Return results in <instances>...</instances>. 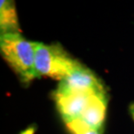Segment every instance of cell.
I'll use <instances>...</instances> for the list:
<instances>
[{
  "label": "cell",
  "mask_w": 134,
  "mask_h": 134,
  "mask_svg": "<svg viewBox=\"0 0 134 134\" xmlns=\"http://www.w3.org/2000/svg\"><path fill=\"white\" fill-rule=\"evenodd\" d=\"M0 51L2 57L18 75L23 85H30L37 79L34 42L29 41L19 32L1 34Z\"/></svg>",
  "instance_id": "1"
},
{
  "label": "cell",
  "mask_w": 134,
  "mask_h": 134,
  "mask_svg": "<svg viewBox=\"0 0 134 134\" xmlns=\"http://www.w3.org/2000/svg\"><path fill=\"white\" fill-rule=\"evenodd\" d=\"M34 49L37 79L49 77L61 81L79 62L72 58L60 44L34 42Z\"/></svg>",
  "instance_id": "2"
},
{
  "label": "cell",
  "mask_w": 134,
  "mask_h": 134,
  "mask_svg": "<svg viewBox=\"0 0 134 134\" xmlns=\"http://www.w3.org/2000/svg\"><path fill=\"white\" fill-rule=\"evenodd\" d=\"M85 92L96 94L107 95L103 83L92 70L79 62L74 69L59 82L55 94Z\"/></svg>",
  "instance_id": "3"
},
{
  "label": "cell",
  "mask_w": 134,
  "mask_h": 134,
  "mask_svg": "<svg viewBox=\"0 0 134 134\" xmlns=\"http://www.w3.org/2000/svg\"><path fill=\"white\" fill-rule=\"evenodd\" d=\"M92 92H76L65 94L52 93V98L57 104L58 112L65 124L79 119L89 102Z\"/></svg>",
  "instance_id": "4"
},
{
  "label": "cell",
  "mask_w": 134,
  "mask_h": 134,
  "mask_svg": "<svg viewBox=\"0 0 134 134\" xmlns=\"http://www.w3.org/2000/svg\"><path fill=\"white\" fill-rule=\"evenodd\" d=\"M107 95L92 94L89 102L79 119L95 129H103L106 115Z\"/></svg>",
  "instance_id": "5"
},
{
  "label": "cell",
  "mask_w": 134,
  "mask_h": 134,
  "mask_svg": "<svg viewBox=\"0 0 134 134\" xmlns=\"http://www.w3.org/2000/svg\"><path fill=\"white\" fill-rule=\"evenodd\" d=\"M0 31L1 34L20 32L15 3L9 0L0 2Z\"/></svg>",
  "instance_id": "6"
},
{
  "label": "cell",
  "mask_w": 134,
  "mask_h": 134,
  "mask_svg": "<svg viewBox=\"0 0 134 134\" xmlns=\"http://www.w3.org/2000/svg\"><path fill=\"white\" fill-rule=\"evenodd\" d=\"M65 125L71 134H102L103 132V129L91 127L81 119H75Z\"/></svg>",
  "instance_id": "7"
},
{
  "label": "cell",
  "mask_w": 134,
  "mask_h": 134,
  "mask_svg": "<svg viewBox=\"0 0 134 134\" xmlns=\"http://www.w3.org/2000/svg\"><path fill=\"white\" fill-rule=\"evenodd\" d=\"M36 130H37V126L32 125H30L29 127H27L25 130H24L23 132H21L19 134H35Z\"/></svg>",
  "instance_id": "8"
},
{
  "label": "cell",
  "mask_w": 134,
  "mask_h": 134,
  "mask_svg": "<svg viewBox=\"0 0 134 134\" xmlns=\"http://www.w3.org/2000/svg\"><path fill=\"white\" fill-rule=\"evenodd\" d=\"M129 111H130L131 115H132V119H134V103H132V104L130 105V107H129Z\"/></svg>",
  "instance_id": "9"
}]
</instances>
